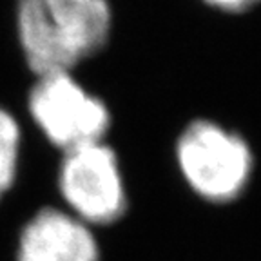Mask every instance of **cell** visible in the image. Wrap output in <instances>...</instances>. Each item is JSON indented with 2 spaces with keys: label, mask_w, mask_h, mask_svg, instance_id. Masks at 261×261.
I'll use <instances>...</instances> for the list:
<instances>
[{
  "label": "cell",
  "mask_w": 261,
  "mask_h": 261,
  "mask_svg": "<svg viewBox=\"0 0 261 261\" xmlns=\"http://www.w3.org/2000/svg\"><path fill=\"white\" fill-rule=\"evenodd\" d=\"M57 189L65 211L96 230L122 221L130 205L122 162L107 140L62 152Z\"/></svg>",
  "instance_id": "2"
},
{
  "label": "cell",
  "mask_w": 261,
  "mask_h": 261,
  "mask_svg": "<svg viewBox=\"0 0 261 261\" xmlns=\"http://www.w3.org/2000/svg\"><path fill=\"white\" fill-rule=\"evenodd\" d=\"M42 6L76 65L107 47L114 29L111 0H42Z\"/></svg>",
  "instance_id": "5"
},
{
  "label": "cell",
  "mask_w": 261,
  "mask_h": 261,
  "mask_svg": "<svg viewBox=\"0 0 261 261\" xmlns=\"http://www.w3.org/2000/svg\"><path fill=\"white\" fill-rule=\"evenodd\" d=\"M16 37L35 78L53 73H74L78 65L57 37L42 0H16Z\"/></svg>",
  "instance_id": "6"
},
{
  "label": "cell",
  "mask_w": 261,
  "mask_h": 261,
  "mask_svg": "<svg viewBox=\"0 0 261 261\" xmlns=\"http://www.w3.org/2000/svg\"><path fill=\"white\" fill-rule=\"evenodd\" d=\"M22 127L8 109L0 107V201L13 189L18 176Z\"/></svg>",
  "instance_id": "7"
},
{
  "label": "cell",
  "mask_w": 261,
  "mask_h": 261,
  "mask_svg": "<svg viewBox=\"0 0 261 261\" xmlns=\"http://www.w3.org/2000/svg\"><path fill=\"white\" fill-rule=\"evenodd\" d=\"M200 2L212 11L223 15H245L261 6V0H200Z\"/></svg>",
  "instance_id": "8"
},
{
  "label": "cell",
  "mask_w": 261,
  "mask_h": 261,
  "mask_svg": "<svg viewBox=\"0 0 261 261\" xmlns=\"http://www.w3.org/2000/svg\"><path fill=\"white\" fill-rule=\"evenodd\" d=\"M16 261H103L96 228L64 207H42L20 228Z\"/></svg>",
  "instance_id": "4"
},
{
  "label": "cell",
  "mask_w": 261,
  "mask_h": 261,
  "mask_svg": "<svg viewBox=\"0 0 261 261\" xmlns=\"http://www.w3.org/2000/svg\"><path fill=\"white\" fill-rule=\"evenodd\" d=\"M33 123L60 152L107 140L113 113L100 94L84 86L74 73L37 76L28 94Z\"/></svg>",
  "instance_id": "3"
},
{
  "label": "cell",
  "mask_w": 261,
  "mask_h": 261,
  "mask_svg": "<svg viewBox=\"0 0 261 261\" xmlns=\"http://www.w3.org/2000/svg\"><path fill=\"white\" fill-rule=\"evenodd\" d=\"M174 163L185 187L211 205L241 200L256 172V154L249 140L212 118H194L179 130Z\"/></svg>",
  "instance_id": "1"
}]
</instances>
